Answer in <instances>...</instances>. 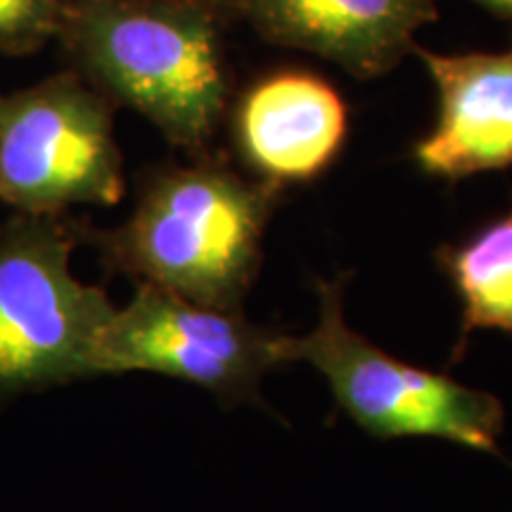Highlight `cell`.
<instances>
[{
    "label": "cell",
    "instance_id": "obj_7",
    "mask_svg": "<svg viewBox=\"0 0 512 512\" xmlns=\"http://www.w3.org/2000/svg\"><path fill=\"white\" fill-rule=\"evenodd\" d=\"M418 55L439 93L437 124L413 147L420 169L460 181L512 166V46L501 53Z\"/></svg>",
    "mask_w": 512,
    "mask_h": 512
},
{
    "label": "cell",
    "instance_id": "obj_4",
    "mask_svg": "<svg viewBox=\"0 0 512 512\" xmlns=\"http://www.w3.org/2000/svg\"><path fill=\"white\" fill-rule=\"evenodd\" d=\"M316 287L320 320L306 337L287 335V363L309 361L328 377L339 408L358 427L377 439L441 437L501 453L505 411L494 394L399 361L351 330L342 311L344 278Z\"/></svg>",
    "mask_w": 512,
    "mask_h": 512
},
{
    "label": "cell",
    "instance_id": "obj_9",
    "mask_svg": "<svg viewBox=\"0 0 512 512\" xmlns=\"http://www.w3.org/2000/svg\"><path fill=\"white\" fill-rule=\"evenodd\" d=\"M235 8L268 41L328 57L358 79L389 72L437 17L432 0H235Z\"/></svg>",
    "mask_w": 512,
    "mask_h": 512
},
{
    "label": "cell",
    "instance_id": "obj_1",
    "mask_svg": "<svg viewBox=\"0 0 512 512\" xmlns=\"http://www.w3.org/2000/svg\"><path fill=\"white\" fill-rule=\"evenodd\" d=\"M278 185L214 162L150 178L124 226L95 233L110 271L190 302L240 309L261 261Z\"/></svg>",
    "mask_w": 512,
    "mask_h": 512
},
{
    "label": "cell",
    "instance_id": "obj_3",
    "mask_svg": "<svg viewBox=\"0 0 512 512\" xmlns=\"http://www.w3.org/2000/svg\"><path fill=\"white\" fill-rule=\"evenodd\" d=\"M76 233L34 214L0 228V399L98 375L114 306L72 273Z\"/></svg>",
    "mask_w": 512,
    "mask_h": 512
},
{
    "label": "cell",
    "instance_id": "obj_6",
    "mask_svg": "<svg viewBox=\"0 0 512 512\" xmlns=\"http://www.w3.org/2000/svg\"><path fill=\"white\" fill-rule=\"evenodd\" d=\"M285 347L287 335L249 323L240 309L197 304L140 283L102 330L95 373L150 370L235 403L256 399L268 370L287 363Z\"/></svg>",
    "mask_w": 512,
    "mask_h": 512
},
{
    "label": "cell",
    "instance_id": "obj_11",
    "mask_svg": "<svg viewBox=\"0 0 512 512\" xmlns=\"http://www.w3.org/2000/svg\"><path fill=\"white\" fill-rule=\"evenodd\" d=\"M69 0H0V50L27 53L60 34Z\"/></svg>",
    "mask_w": 512,
    "mask_h": 512
},
{
    "label": "cell",
    "instance_id": "obj_8",
    "mask_svg": "<svg viewBox=\"0 0 512 512\" xmlns=\"http://www.w3.org/2000/svg\"><path fill=\"white\" fill-rule=\"evenodd\" d=\"M347 105L328 81L283 72L254 83L235 110V145L266 183H304L335 162L347 140Z\"/></svg>",
    "mask_w": 512,
    "mask_h": 512
},
{
    "label": "cell",
    "instance_id": "obj_13",
    "mask_svg": "<svg viewBox=\"0 0 512 512\" xmlns=\"http://www.w3.org/2000/svg\"><path fill=\"white\" fill-rule=\"evenodd\" d=\"M190 3L204 5V8H209V10H216V8H221V5H235V0H190Z\"/></svg>",
    "mask_w": 512,
    "mask_h": 512
},
{
    "label": "cell",
    "instance_id": "obj_2",
    "mask_svg": "<svg viewBox=\"0 0 512 512\" xmlns=\"http://www.w3.org/2000/svg\"><path fill=\"white\" fill-rule=\"evenodd\" d=\"M60 34L102 93L200 150L226 110L214 10L190 0H69Z\"/></svg>",
    "mask_w": 512,
    "mask_h": 512
},
{
    "label": "cell",
    "instance_id": "obj_12",
    "mask_svg": "<svg viewBox=\"0 0 512 512\" xmlns=\"http://www.w3.org/2000/svg\"><path fill=\"white\" fill-rule=\"evenodd\" d=\"M475 3L482 5L486 10H491L494 15L512 17V0H475Z\"/></svg>",
    "mask_w": 512,
    "mask_h": 512
},
{
    "label": "cell",
    "instance_id": "obj_5",
    "mask_svg": "<svg viewBox=\"0 0 512 512\" xmlns=\"http://www.w3.org/2000/svg\"><path fill=\"white\" fill-rule=\"evenodd\" d=\"M121 195V155L102 93L74 74L0 93V202L57 216L74 204L110 207Z\"/></svg>",
    "mask_w": 512,
    "mask_h": 512
},
{
    "label": "cell",
    "instance_id": "obj_10",
    "mask_svg": "<svg viewBox=\"0 0 512 512\" xmlns=\"http://www.w3.org/2000/svg\"><path fill=\"white\" fill-rule=\"evenodd\" d=\"M437 261L460 299V337L451 363H458L475 330L512 335V204L458 245L437 249Z\"/></svg>",
    "mask_w": 512,
    "mask_h": 512
}]
</instances>
